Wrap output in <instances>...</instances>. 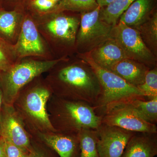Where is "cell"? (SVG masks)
<instances>
[{"mask_svg": "<svg viewBox=\"0 0 157 157\" xmlns=\"http://www.w3.org/2000/svg\"><path fill=\"white\" fill-rule=\"evenodd\" d=\"M58 64L48 71L45 78L53 95L83 101L94 107L101 95V87L92 69L83 61L63 65Z\"/></svg>", "mask_w": 157, "mask_h": 157, "instance_id": "cell-1", "label": "cell"}, {"mask_svg": "<svg viewBox=\"0 0 157 157\" xmlns=\"http://www.w3.org/2000/svg\"><path fill=\"white\" fill-rule=\"evenodd\" d=\"M53 95L45 78L37 77L18 93L12 106L31 136L56 132L49 120L48 100Z\"/></svg>", "mask_w": 157, "mask_h": 157, "instance_id": "cell-2", "label": "cell"}, {"mask_svg": "<svg viewBox=\"0 0 157 157\" xmlns=\"http://www.w3.org/2000/svg\"><path fill=\"white\" fill-rule=\"evenodd\" d=\"M52 125L56 132L76 134L85 129L96 130L102 123V117L94 107L83 101L59 98L52 95L47 104Z\"/></svg>", "mask_w": 157, "mask_h": 157, "instance_id": "cell-3", "label": "cell"}, {"mask_svg": "<svg viewBox=\"0 0 157 157\" xmlns=\"http://www.w3.org/2000/svg\"><path fill=\"white\" fill-rule=\"evenodd\" d=\"M81 56L82 61L92 69L101 84V95L93 107L97 115L102 117L119 105L130 104L136 99L146 100L145 96L138 88L115 73L101 67L86 54H82Z\"/></svg>", "mask_w": 157, "mask_h": 157, "instance_id": "cell-4", "label": "cell"}, {"mask_svg": "<svg viewBox=\"0 0 157 157\" xmlns=\"http://www.w3.org/2000/svg\"><path fill=\"white\" fill-rule=\"evenodd\" d=\"M64 59L52 60H24L16 62L10 69L0 73V86L3 103L12 106L18 93L27 85L42 73L64 61Z\"/></svg>", "mask_w": 157, "mask_h": 157, "instance_id": "cell-5", "label": "cell"}, {"mask_svg": "<svg viewBox=\"0 0 157 157\" xmlns=\"http://www.w3.org/2000/svg\"><path fill=\"white\" fill-rule=\"evenodd\" d=\"M101 7L81 13L76 46L81 54L88 53L101 43L111 38L113 26L101 19Z\"/></svg>", "mask_w": 157, "mask_h": 157, "instance_id": "cell-6", "label": "cell"}, {"mask_svg": "<svg viewBox=\"0 0 157 157\" xmlns=\"http://www.w3.org/2000/svg\"><path fill=\"white\" fill-rule=\"evenodd\" d=\"M111 37L128 58L144 64L150 68L156 67V57L147 47L136 29L118 21L113 28Z\"/></svg>", "mask_w": 157, "mask_h": 157, "instance_id": "cell-7", "label": "cell"}, {"mask_svg": "<svg viewBox=\"0 0 157 157\" xmlns=\"http://www.w3.org/2000/svg\"><path fill=\"white\" fill-rule=\"evenodd\" d=\"M50 18L41 25V29L45 36L60 47L69 48L76 46L80 17L62 13H52Z\"/></svg>", "mask_w": 157, "mask_h": 157, "instance_id": "cell-8", "label": "cell"}, {"mask_svg": "<svg viewBox=\"0 0 157 157\" xmlns=\"http://www.w3.org/2000/svg\"><path fill=\"white\" fill-rule=\"evenodd\" d=\"M102 123L135 132L157 133L156 125L140 116L131 104L119 105L102 117Z\"/></svg>", "mask_w": 157, "mask_h": 157, "instance_id": "cell-9", "label": "cell"}, {"mask_svg": "<svg viewBox=\"0 0 157 157\" xmlns=\"http://www.w3.org/2000/svg\"><path fill=\"white\" fill-rule=\"evenodd\" d=\"M0 136L26 151L32 150V136L13 106L3 103L0 116Z\"/></svg>", "mask_w": 157, "mask_h": 157, "instance_id": "cell-10", "label": "cell"}, {"mask_svg": "<svg viewBox=\"0 0 157 157\" xmlns=\"http://www.w3.org/2000/svg\"><path fill=\"white\" fill-rule=\"evenodd\" d=\"M97 147L101 157H121L135 132L101 123L96 130Z\"/></svg>", "mask_w": 157, "mask_h": 157, "instance_id": "cell-11", "label": "cell"}, {"mask_svg": "<svg viewBox=\"0 0 157 157\" xmlns=\"http://www.w3.org/2000/svg\"><path fill=\"white\" fill-rule=\"evenodd\" d=\"M15 56L19 58L44 57L46 48L36 23L29 15L24 18L17 41L14 45Z\"/></svg>", "mask_w": 157, "mask_h": 157, "instance_id": "cell-12", "label": "cell"}, {"mask_svg": "<svg viewBox=\"0 0 157 157\" xmlns=\"http://www.w3.org/2000/svg\"><path fill=\"white\" fill-rule=\"evenodd\" d=\"M36 137L53 149L59 157H80L78 135L58 132L38 133Z\"/></svg>", "mask_w": 157, "mask_h": 157, "instance_id": "cell-13", "label": "cell"}, {"mask_svg": "<svg viewBox=\"0 0 157 157\" xmlns=\"http://www.w3.org/2000/svg\"><path fill=\"white\" fill-rule=\"evenodd\" d=\"M85 54L98 66L108 70L118 62L128 58L120 46L112 38Z\"/></svg>", "mask_w": 157, "mask_h": 157, "instance_id": "cell-14", "label": "cell"}, {"mask_svg": "<svg viewBox=\"0 0 157 157\" xmlns=\"http://www.w3.org/2000/svg\"><path fill=\"white\" fill-rule=\"evenodd\" d=\"M157 133L135 132L121 157H155Z\"/></svg>", "mask_w": 157, "mask_h": 157, "instance_id": "cell-15", "label": "cell"}, {"mask_svg": "<svg viewBox=\"0 0 157 157\" xmlns=\"http://www.w3.org/2000/svg\"><path fill=\"white\" fill-rule=\"evenodd\" d=\"M155 10V0H135L121 15L118 21L137 29L147 21Z\"/></svg>", "mask_w": 157, "mask_h": 157, "instance_id": "cell-16", "label": "cell"}, {"mask_svg": "<svg viewBox=\"0 0 157 157\" xmlns=\"http://www.w3.org/2000/svg\"><path fill=\"white\" fill-rule=\"evenodd\" d=\"M150 69L144 64L126 58L118 62L109 71L137 87L138 86L143 84L146 73Z\"/></svg>", "mask_w": 157, "mask_h": 157, "instance_id": "cell-17", "label": "cell"}, {"mask_svg": "<svg viewBox=\"0 0 157 157\" xmlns=\"http://www.w3.org/2000/svg\"><path fill=\"white\" fill-rule=\"evenodd\" d=\"M19 21L17 11H0V37L11 44L17 36Z\"/></svg>", "mask_w": 157, "mask_h": 157, "instance_id": "cell-18", "label": "cell"}, {"mask_svg": "<svg viewBox=\"0 0 157 157\" xmlns=\"http://www.w3.org/2000/svg\"><path fill=\"white\" fill-rule=\"evenodd\" d=\"M147 48L157 57V12L155 10L151 16L136 29Z\"/></svg>", "mask_w": 157, "mask_h": 157, "instance_id": "cell-19", "label": "cell"}, {"mask_svg": "<svg viewBox=\"0 0 157 157\" xmlns=\"http://www.w3.org/2000/svg\"><path fill=\"white\" fill-rule=\"evenodd\" d=\"M135 0H114L108 6L101 8V20L112 26L118 22L121 15Z\"/></svg>", "mask_w": 157, "mask_h": 157, "instance_id": "cell-20", "label": "cell"}, {"mask_svg": "<svg viewBox=\"0 0 157 157\" xmlns=\"http://www.w3.org/2000/svg\"><path fill=\"white\" fill-rule=\"evenodd\" d=\"M98 6L97 0H60L52 10L51 13L66 11L85 13L93 11Z\"/></svg>", "mask_w": 157, "mask_h": 157, "instance_id": "cell-21", "label": "cell"}, {"mask_svg": "<svg viewBox=\"0 0 157 157\" xmlns=\"http://www.w3.org/2000/svg\"><path fill=\"white\" fill-rule=\"evenodd\" d=\"M80 145V157H101L97 147L96 130L85 129L78 134Z\"/></svg>", "mask_w": 157, "mask_h": 157, "instance_id": "cell-22", "label": "cell"}, {"mask_svg": "<svg viewBox=\"0 0 157 157\" xmlns=\"http://www.w3.org/2000/svg\"><path fill=\"white\" fill-rule=\"evenodd\" d=\"M131 105L144 119L150 123L157 124V98L151 100L136 99Z\"/></svg>", "mask_w": 157, "mask_h": 157, "instance_id": "cell-23", "label": "cell"}, {"mask_svg": "<svg viewBox=\"0 0 157 157\" xmlns=\"http://www.w3.org/2000/svg\"><path fill=\"white\" fill-rule=\"evenodd\" d=\"M137 87L143 93L148 100L157 98V67L151 68L147 71L144 82Z\"/></svg>", "mask_w": 157, "mask_h": 157, "instance_id": "cell-24", "label": "cell"}, {"mask_svg": "<svg viewBox=\"0 0 157 157\" xmlns=\"http://www.w3.org/2000/svg\"><path fill=\"white\" fill-rule=\"evenodd\" d=\"M14 56V45L0 37V73L7 71L16 63Z\"/></svg>", "mask_w": 157, "mask_h": 157, "instance_id": "cell-25", "label": "cell"}, {"mask_svg": "<svg viewBox=\"0 0 157 157\" xmlns=\"http://www.w3.org/2000/svg\"><path fill=\"white\" fill-rule=\"evenodd\" d=\"M32 145L29 157H59L53 149L36 137H32Z\"/></svg>", "mask_w": 157, "mask_h": 157, "instance_id": "cell-26", "label": "cell"}, {"mask_svg": "<svg viewBox=\"0 0 157 157\" xmlns=\"http://www.w3.org/2000/svg\"><path fill=\"white\" fill-rule=\"evenodd\" d=\"M3 138L7 157H29L30 152L16 146L8 139Z\"/></svg>", "mask_w": 157, "mask_h": 157, "instance_id": "cell-27", "label": "cell"}, {"mask_svg": "<svg viewBox=\"0 0 157 157\" xmlns=\"http://www.w3.org/2000/svg\"><path fill=\"white\" fill-rule=\"evenodd\" d=\"M32 4L39 11H46L52 10L56 4L50 0H33Z\"/></svg>", "mask_w": 157, "mask_h": 157, "instance_id": "cell-28", "label": "cell"}, {"mask_svg": "<svg viewBox=\"0 0 157 157\" xmlns=\"http://www.w3.org/2000/svg\"><path fill=\"white\" fill-rule=\"evenodd\" d=\"M0 157H7L5 148V141L2 136H0Z\"/></svg>", "mask_w": 157, "mask_h": 157, "instance_id": "cell-29", "label": "cell"}, {"mask_svg": "<svg viewBox=\"0 0 157 157\" xmlns=\"http://www.w3.org/2000/svg\"><path fill=\"white\" fill-rule=\"evenodd\" d=\"M114 0H97V2L98 6H100L101 8H103L108 6Z\"/></svg>", "mask_w": 157, "mask_h": 157, "instance_id": "cell-30", "label": "cell"}, {"mask_svg": "<svg viewBox=\"0 0 157 157\" xmlns=\"http://www.w3.org/2000/svg\"><path fill=\"white\" fill-rule=\"evenodd\" d=\"M3 103L2 93L0 86V116H1V109Z\"/></svg>", "mask_w": 157, "mask_h": 157, "instance_id": "cell-31", "label": "cell"}, {"mask_svg": "<svg viewBox=\"0 0 157 157\" xmlns=\"http://www.w3.org/2000/svg\"><path fill=\"white\" fill-rule=\"evenodd\" d=\"M50 1H52V2H53L56 3H57L58 2H59L60 0H50Z\"/></svg>", "mask_w": 157, "mask_h": 157, "instance_id": "cell-32", "label": "cell"}]
</instances>
